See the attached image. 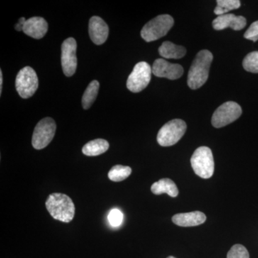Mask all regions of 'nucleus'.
Masks as SVG:
<instances>
[{"mask_svg":"<svg viewBox=\"0 0 258 258\" xmlns=\"http://www.w3.org/2000/svg\"><path fill=\"white\" fill-rule=\"evenodd\" d=\"M212 60L213 55L210 51L203 50L198 52L188 74L187 84L191 89H198L207 82Z\"/></svg>","mask_w":258,"mask_h":258,"instance_id":"nucleus-1","label":"nucleus"},{"mask_svg":"<svg viewBox=\"0 0 258 258\" xmlns=\"http://www.w3.org/2000/svg\"><path fill=\"white\" fill-rule=\"evenodd\" d=\"M45 206L55 220L66 223L74 220L76 210L74 202L64 194H51L47 199Z\"/></svg>","mask_w":258,"mask_h":258,"instance_id":"nucleus-2","label":"nucleus"},{"mask_svg":"<svg viewBox=\"0 0 258 258\" xmlns=\"http://www.w3.org/2000/svg\"><path fill=\"white\" fill-rule=\"evenodd\" d=\"M174 23V19L170 15H159L144 25L141 31V35L146 42L155 41L165 36Z\"/></svg>","mask_w":258,"mask_h":258,"instance_id":"nucleus-3","label":"nucleus"},{"mask_svg":"<svg viewBox=\"0 0 258 258\" xmlns=\"http://www.w3.org/2000/svg\"><path fill=\"white\" fill-rule=\"evenodd\" d=\"M191 164L197 175L209 179L215 171V162L212 150L208 147H199L191 158Z\"/></svg>","mask_w":258,"mask_h":258,"instance_id":"nucleus-4","label":"nucleus"},{"mask_svg":"<svg viewBox=\"0 0 258 258\" xmlns=\"http://www.w3.org/2000/svg\"><path fill=\"white\" fill-rule=\"evenodd\" d=\"M186 130L183 120L174 119L161 127L157 135V142L161 147H171L182 138Z\"/></svg>","mask_w":258,"mask_h":258,"instance_id":"nucleus-5","label":"nucleus"},{"mask_svg":"<svg viewBox=\"0 0 258 258\" xmlns=\"http://www.w3.org/2000/svg\"><path fill=\"white\" fill-rule=\"evenodd\" d=\"M55 131L56 123L52 118L47 117L40 120L32 135V147L37 150L46 147L55 137Z\"/></svg>","mask_w":258,"mask_h":258,"instance_id":"nucleus-6","label":"nucleus"},{"mask_svg":"<svg viewBox=\"0 0 258 258\" xmlns=\"http://www.w3.org/2000/svg\"><path fill=\"white\" fill-rule=\"evenodd\" d=\"M17 91L23 98L33 96L38 88V78L36 72L29 66L19 71L15 81Z\"/></svg>","mask_w":258,"mask_h":258,"instance_id":"nucleus-7","label":"nucleus"},{"mask_svg":"<svg viewBox=\"0 0 258 258\" xmlns=\"http://www.w3.org/2000/svg\"><path fill=\"white\" fill-rule=\"evenodd\" d=\"M152 69L147 62H140L134 66L133 71L129 75L126 86L129 91L139 93L143 91L150 83Z\"/></svg>","mask_w":258,"mask_h":258,"instance_id":"nucleus-8","label":"nucleus"},{"mask_svg":"<svg viewBox=\"0 0 258 258\" xmlns=\"http://www.w3.org/2000/svg\"><path fill=\"white\" fill-rule=\"evenodd\" d=\"M242 114V108L238 103L226 102L215 111L212 118V124L215 128H222L238 119Z\"/></svg>","mask_w":258,"mask_h":258,"instance_id":"nucleus-9","label":"nucleus"},{"mask_svg":"<svg viewBox=\"0 0 258 258\" xmlns=\"http://www.w3.org/2000/svg\"><path fill=\"white\" fill-rule=\"evenodd\" d=\"M77 42L73 37L66 39L61 47V63L62 71L67 77L74 76L77 69L78 60L76 57Z\"/></svg>","mask_w":258,"mask_h":258,"instance_id":"nucleus-10","label":"nucleus"},{"mask_svg":"<svg viewBox=\"0 0 258 258\" xmlns=\"http://www.w3.org/2000/svg\"><path fill=\"white\" fill-rule=\"evenodd\" d=\"M152 73L157 77L176 80L181 77L184 74V69L179 64L170 63L164 59L161 58L154 61Z\"/></svg>","mask_w":258,"mask_h":258,"instance_id":"nucleus-11","label":"nucleus"},{"mask_svg":"<svg viewBox=\"0 0 258 258\" xmlns=\"http://www.w3.org/2000/svg\"><path fill=\"white\" fill-rule=\"evenodd\" d=\"M109 29L108 25L100 17H92L89 21V35L93 43L100 45L108 39Z\"/></svg>","mask_w":258,"mask_h":258,"instance_id":"nucleus-12","label":"nucleus"},{"mask_svg":"<svg viewBox=\"0 0 258 258\" xmlns=\"http://www.w3.org/2000/svg\"><path fill=\"white\" fill-rule=\"evenodd\" d=\"M247 20L242 16H236L234 14L220 15L212 22V26L216 30H222L227 28L238 31L246 26Z\"/></svg>","mask_w":258,"mask_h":258,"instance_id":"nucleus-13","label":"nucleus"},{"mask_svg":"<svg viewBox=\"0 0 258 258\" xmlns=\"http://www.w3.org/2000/svg\"><path fill=\"white\" fill-rule=\"evenodd\" d=\"M48 30L46 20L40 17L28 19L24 25V33L34 39H41L45 36Z\"/></svg>","mask_w":258,"mask_h":258,"instance_id":"nucleus-14","label":"nucleus"},{"mask_svg":"<svg viewBox=\"0 0 258 258\" xmlns=\"http://www.w3.org/2000/svg\"><path fill=\"white\" fill-rule=\"evenodd\" d=\"M206 215L202 212L176 214L172 217V222L181 227H194L202 225L206 221Z\"/></svg>","mask_w":258,"mask_h":258,"instance_id":"nucleus-15","label":"nucleus"},{"mask_svg":"<svg viewBox=\"0 0 258 258\" xmlns=\"http://www.w3.org/2000/svg\"><path fill=\"white\" fill-rule=\"evenodd\" d=\"M152 193L156 195L167 194L171 198H176L179 195V190L175 183L170 179H162L154 183L151 187Z\"/></svg>","mask_w":258,"mask_h":258,"instance_id":"nucleus-16","label":"nucleus"},{"mask_svg":"<svg viewBox=\"0 0 258 258\" xmlns=\"http://www.w3.org/2000/svg\"><path fill=\"white\" fill-rule=\"evenodd\" d=\"M159 53L161 57L166 59H180L184 57L186 53L184 47L176 45L171 42H163L159 47Z\"/></svg>","mask_w":258,"mask_h":258,"instance_id":"nucleus-17","label":"nucleus"},{"mask_svg":"<svg viewBox=\"0 0 258 258\" xmlns=\"http://www.w3.org/2000/svg\"><path fill=\"white\" fill-rule=\"evenodd\" d=\"M109 149V144L106 140L102 139H95L91 141L86 145L83 146L82 152L85 155L88 157H95L101 155Z\"/></svg>","mask_w":258,"mask_h":258,"instance_id":"nucleus-18","label":"nucleus"},{"mask_svg":"<svg viewBox=\"0 0 258 258\" xmlns=\"http://www.w3.org/2000/svg\"><path fill=\"white\" fill-rule=\"evenodd\" d=\"M100 85L98 81H93L89 83L86 91L83 93L82 105L84 109H88L92 106L98 96Z\"/></svg>","mask_w":258,"mask_h":258,"instance_id":"nucleus-19","label":"nucleus"},{"mask_svg":"<svg viewBox=\"0 0 258 258\" xmlns=\"http://www.w3.org/2000/svg\"><path fill=\"white\" fill-rule=\"evenodd\" d=\"M132 168L127 166L116 165L113 166L108 172L110 180L115 182H119L128 177L132 174Z\"/></svg>","mask_w":258,"mask_h":258,"instance_id":"nucleus-20","label":"nucleus"},{"mask_svg":"<svg viewBox=\"0 0 258 258\" xmlns=\"http://www.w3.org/2000/svg\"><path fill=\"white\" fill-rule=\"evenodd\" d=\"M217 3L214 13L218 16L227 14L231 10L238 9L241 5L239 0H217Z\"/></svg>","mask_w":258,"mask_h":258,"instance_id":"nucleus-21","label":"nucleus"},{"mask_svg":"<svg viewBox=\"0 0 258 258\" xmlns=\"http://www.w3.org/2000/svg\"><path fill=\"white\" fill-rule=\"evenodd\" d=\"M242 66L247 72L258 74V51H254L247 55L244 58Z\"/></svg>","mask_w":258,"mask_h":258,"instance_id":"nucleus-22","label":"nucleus"},{"mask_svg":"<svg viewBox=\"0 0 258 258\" xmlns=\"http://www.w3.org/2000/svg\"><path fill=\"white\" fill-rule=\"evenodd\" d=\"M227 258H249V252L243 245L237 244L231 247Z\"/></svg>","mask_w":258,"mask_h":258,"instance_id":"nucleus-23","label":"nucleus"},{"mask_svg":"<svg viewBox=\"0 0 258 258\" xmlns=\"http://www.w3.org/2000/svg\"><path fill=\"white\" fill-rule=\"evenodd\" d=\"M123 215L122 212L120 210L114 209L112 210L110 212L109 215H108V219L110 224L113 227H118L120 225L123 221Z\"/></svg>","mask_w":258,"mask_h":258,"instance_id":"nucleus-24","label":"nucleus"},{"mask_svg":"<svg viewBox=\"0 0 258 258\" xmlns=\"http://www.w3.org/2000/svg\"><path fill=\"white\" fill-rule=\"evenodd\" d=\"M244 38L256 42L258 40V20L254 22L244 35Z\"/></svg>","mask_w":258,"mask_h":258,"instance_id":"nucleus-25","label":"nucleus"},{"mask_svg":"<svg viewBox=\"0 0 258 258\" xmlns=\"http://www.w3.org/2000/svg\"><path fill=\"white\" fill-rule=\"evenodd\" d=\"M26 19L25 18H21L19 20L18 23L15 25V30L17 31H23L24 25H25V22H26Z\"/></svg>","mask_w":258,"mask_h":258,"instance_id":"nucleus-26","label":"nucleus"},{"mask_svg":"<svg viewBox=\"0 0 258 258\" xmlns=\"http://www.w3.org/2000/svg\"><path fill=\"white\" fill-rule=\"evenodd\" d=\"M3 76L2 70H0V94L3 92Z\"/></svg>","mask_w":258,"mask_h":258,"instance_id":"nucleus-27","label":"nucleus"},{"mask_svg":"<svg viewBox=\"0 0 258 258\" xmlns=\"http://www.w3.org/2000/svg\"><path fill=\"white\" fill-rule=\"evenodd\" d=\"M167 258H176V257H173V256H169V257H168Z\"/></svg>","mask_w":258,"mask_h":258,"instance_id":"nucleus-28","label":"nucleus"}]
</instances>
